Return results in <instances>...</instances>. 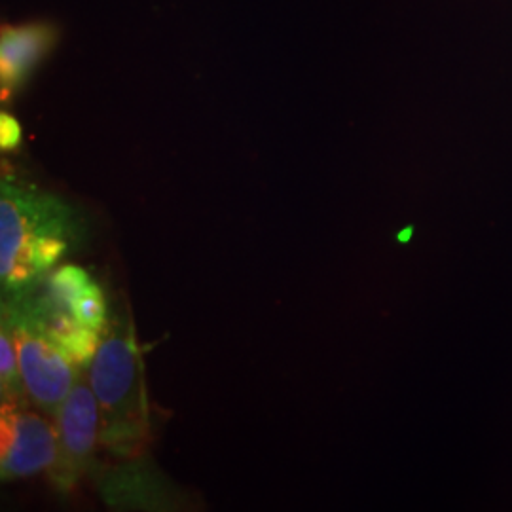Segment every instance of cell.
Wrapping results in <instances>:
<instances>
[{
  "instance_id": "cell-7",
  "label": "cell",
  "mask_w": 512,
  "mask_h": 512,
  "mask_svg": "<svg viewBox=\"0 0 512 512\" xmlns=\"http://www.w3.org/2000/svg\"><path fill=\"white\" fill-rule=\"evenodd\" d=\"M54 27L44 23L6 25L0 33V86L6 101L54 46Z\"/></svg>"
},
{
  "instance_id": "cell-1",
  "label": "cell",
  "mask_w": 512,
  "mask_h": 512,
  "mask_svg": "<svg viewBox=\"0 0 512 512\" xmlns=\"http://www.w3.org/2000/svg\"><path fill=\"white\" fill-rule=\"evenodd\" d=\"M84 217L37 186L4 177L0 186V277L8 300L33 293L82 247Z\"/></svg>"
},
{
  "instance_id": "cell-6",
  "label": "cell",
  "mask_w": 512,
  "mask_h": 512,
  "mask_svg": "<svg viewBox=\"0 0 512 512\" xmlns=\"http://www.w3.org/2000/svg\"><path fill=\"white\" fill-rule=\"evenodd\" d=\"M57 459L50 469L57 490H71L93 461L101 440V412L88 378L80 376L55 416Z\"/></svg>"
},
{
  "instance_id": "cell-3",
  "label": "cell",
  "mask_w": 512,
  "mask_h": 512,
  "mask_svg": "<svg viewBox=\"0 0 512 512\" xmlns=\"http://www.w3.org/2000/svg\"><path fill=\"white\" fill-rule=\"evenodd\" d=\"M40 285V293L35 289L12 300L25 304L76 365L86 370L109 323L105 294L92 275L73 264L57 268Z\"/></svg>"
},
{
  "instance_id": "cell-9",
  "label": "cell",
  "mask_w": 512,
  "mask_h": 512,
  "mask_svg": "<svg viewBox=\"0 0 512 512\" xmlns=\"http://www.w3.org/2000/svg\"><path fill=\"white\" fill-rule=\"evenodd\" d=\"M19 141H21V129H19L18 122L12 116H8L6 112H2V116H0V145L4 150H12V148L18 147Z\"/></svg>"
},
{
  "instance_id": "cell-2",
  "label": "cell",
  "mask_w": 512,
  "mask_h": 512,
  "mask_svg": "<svg viewBox=\"0 0 512 512\" xmlns=\"http://www.w3.org/2000/svg\"><path fill=\"white\" fill-rule=\"evenodd\" d=\"M86 378L99 403L101 442L120 456L141 450L148 433L147 391L126 313L109 317Z\"/></svg>"
},
{
  "instance_id": "cell-4",
  "label": "cell",
  "mask_w": 512,
  "mask_h": 512,
  "mask_svg": "<svg viewBox=\"0 0 512 512\" xmlns=\"http://www.w3.org/2000/svg\"><path fill=\"white\" fill-rule=\"evenodd\" d=\"M2 321L12 330L29 401L55 421L82 368L19 300L4 304Z\"/></svg>"
},
{
  "instance_id": "cell-8",
  "label": "cell",
  "mask_w": 512,
  "mask_h": 512,
  "mask_svg": "<svg viewBox=\"0 0 512 512\" xmlns=\"http://www.w3.org/2000/svg\"><path fill=\"white\" fill-rule=\"evenodd\" d=\"M0 387H2V401L10 399H29L25 385L19 372L18 351L14 344V336L10 327L2 321L0 332Z\"/></svg>"
},
{
  "instance_id": "cell-5",
  "label": "cell",
  "mask_w": 512,
  "mask_h": 512,
  "mask_svg": "<svg viewBox=\"0 0 512 512\" xmlns=\"http://www.w3.org/2000/svg\"><path fill=\"white\" fill-rule=\"evenodd\" d=\"M57 459V431L52 418L29 399L2 401L0 471L2 480L50 471Z\"/></svg>"
}]
</instances>
